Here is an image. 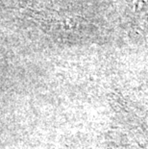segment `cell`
Segmentation results:
<instances>
[]
</instances>
